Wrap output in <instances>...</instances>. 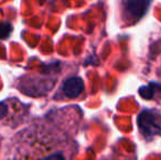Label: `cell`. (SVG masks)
Returning <instances> with one entry per match:
<instances>
[{
  "label": "cell",
  "mask_w": 161,
  "mask_h": 160,
  "mask_svg": "<svg viewBox=\"0 0 161 160\" xmlns=\"http://www.w3.org/2000/svg\"><path fill=\"white\" fill-rule=\"evenodd\" d=\"M7 112H8V107H7L3 102H0V120H1L2 118H4Z\"/></svg>",
  "instance_id": "cell-6"
},
{
  "label": "cell",
  "mask_w": 161,
  "mask_h": 160,
  "mask_svg": "<svg viewBox=\"0 0 161 160\" xmlns=\"http://www.w3.org/2000/svg\"><path fill=\"white\" fill-rule=\"evenodd\" d=\"M151 0H123L124 11L129 19L137 21L146 13Z\"/></svg>",
  "instance_id": "cell-2"
},
{
  "label": "cell",
  "mask_w": 161,
  "mask_h": 160,
  "mask_svg": "<svg viewBox=\"0 0 161 160\" xmlns=\"http://www.w3.org/2000/svg\"><path fill=\"white\" fill-rule=\"evenodd\" d=\"M83 89H85V83H83V80L79 77L68 78L63 86V91H64L65 96L70 99L79 97L83 91Z\"/></svg>",
  "instance_id": "cell-3"
},
{
  "label": "cell",
  "mask_w": 161,
  "mask_h": 160,
  "mask_svg": "<svg viewBox=\"0 0 161 160\" xmlns=\"http://www.w3.org/2000/svg\"><path fill=\"white\" fill-rule=\"evenodd\" d=\"M12 32V25L9 22L0 23V39H8Z\"/></svg>",
  "instance_id": "cell-5"
},
{
  "label": "cell",
  "mask_w": 161,
  "mask_h": 160,
  "mask_svg": "<svg viewBox=\"0 0 161 160\" xmlns=\"http://www.w3.org/2000/svg\"><path fill=\"white\" fill-rule=\"evenodd\" d=\"M137 124L140 132L146 137L156 136L161 132V127L157 120V116L148 110L140 112L137 119Z\"/></svg>",
  "instance_id": "cell-1"
},
{
  "label": "cell",
  "mask_w": 161,
  "mask_h": 160,
  "mask_svg": "<svg viewBox=\"0 0 161 160\" xmlns=\"http://www.w3.org/2000/svg\"><path fill=\"white\" fill-rule=\"evenodd\" d=\"M153 87H155V83H151V85H149V86L142 87L139 89V94L144 99H147V100L153 99V96H155V91H156V90L153 89Z\"/></svg>",
  "instance_id": "cell-4"
}]
</instances>
